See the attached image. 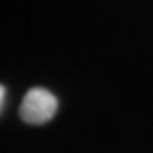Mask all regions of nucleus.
I'll return each mask as SVG.
<instances>
[{
    "instance_id": "obj_2",
    "label": "nucleus",
    "mask_w": 153,
    "mask_h": 153,
    "mask_svg": "<svg viewBox=\"0 0 153 153\" xmlns=\"http://www.w3.org/2000/svg\"><path fill=\"white\" fill-rule=\"evenodd\" d=\"M4 96H6V89L0 85V111H2V103H4Z\"/></svg>"
},
{
    "instance_id": "obj_1",
    "label": "nucleus",
    "mask_w": 153,
    "mask_h": 153,
    "mask_svg": "<svg viewBox=\"0 0 153 153\" xmlns=\"http://www.w3.org/2000/svg\"><path fill=\"white\" fill-rule=\"evenodd\" d=\"M57 98L50 91L41 89V87H33L26 92L20 103V118L26 124H46L48 120L53 118L57 113Z\"/></svg>"
}]
</instances>
